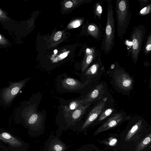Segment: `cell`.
<instances>
[{
  "label": "cell",
  "instance_id": "cell-15",
  "mask_svg": "<svg viewBox=\"0 0 151 151\" xmlns=\"http://www.w3.org/2000/svg\"><path fill=\"white\" fill-rule=\"evenodd\" d=\"M88 29L89 33L96 40H99L101 36V31L96 24H92L88 26Z\"/></svg>",
  "mask_w": 151,
  "mask_h": 151
},
{
  "label": "cell",
  "instance_id": "cell-31",
  "mask_svg": "<svg viewBox=\"0 0 151 151\" xmlns=\"http://www.w3.org/2000/svg\"><path fill=\"white\" fill-rule=\"evenodd\" d=\"M68 55V53L67 52H64L63 54H61L60 57V58H64L66 57Z\"/></svg>",
  "mask_w": 151,
  "mask_h": 151
},
{
  "label": "cell",
  "instance_id": "cell-25",
  "mask_svg": "<svg viewBox=\"0 0 151 151\" xmlns=\"http://www.w3.org/2000/svg\"><path fill=\"white\" fill-rule=\"evenodd\" d=\"M8 44L7 40L3 36L0 34V45H6Z\"/></svg>",
  "mask_w": 151,
  "mask_h": 151
},
{
  "label": "cell",
  "instance_id": "cell-28",
  "mask_svg": "<svg viewBox=\"0 0 151 151\" xmlns=\"http://www.w3.org/2000/svg\"><path fill=\"white\" fill-rule=\"evenodd\" d=\"M71 24L73 27L76 28L80 25V22L79 20H76L73 22Z\"/></svg>",
  "mask_w": 151,
  "mask_h": 151
},
{
  "label": "cell",
  "instance_id": "cell-32",
  "mask_svg": "<svg viewBox=\"0 0 151 151\" xmlns=\"http://www.w3.org/2000/svg\"><path fill=\"white\" fill-rule=\"evenodd\" d=\"M58 52V51L56 50H55L54 51V52L55 54H56Z\"/></svg>",
  "mask_w": 151,
  "mask_h": 151
},
{
  "label": "cell",
  "instance_id": "cell-7",
  "mask_svg": "<svg viewBox=\"0 0 151 151\" xmlns=\"http://www.w3.org/2000/svg\"><path fill=\"white\" fill-rule=\"evenodd\" d=\"M104 92L103 85L99 84L91 91L84 99L81 100L83 105L90 103L101 99Z\"/></svg>",
  "mask_w": 151,
  "mask_h": 151
},
{
  "label": "cell",
  "instance_id": "cell-12",
  "mask_svg": "<svg viewBox=\"0 0 151 151\" xmlns=\"http://www.w3.org/2000/svg\"><path fill=\"white\" fill-rule=\"evenodd\" d=\"M91 104V103H90L83 105L65 116L67 117H70L73 120H76L82 116L86 109Z\"/></svg>",
  "mask_w": 151,
  "mask_h": 151
},
{
  "label": "cell",
  "instance_id": "cell-6",
  "mask_svg": "<svg viewBox=\"0 0 151 151\" xmlns=\"http://www.w3.org/2000/svg\"><path fill=\"white\" fill-rule=\"evenodd\" d=\"M124 118L123 115L122 113H117L113 114L106 122L96 131L93 135H97L115 127L122 121Z\"/></svg>",
  "mask_w": 151,
  "mask_h": 151
},
{
  "label": "cell",
  "instance_id": "cell-27",
  "mask_svg": "<svg viewBox=\"0 0 151 151\" xmlns=\"http://www.w3.org/2000/svg\"><path fill=\"white\" fill-rule=\"evenodd\" d=\"M138 1L140 3V9L143 6H144L145 5H147V2L148 1L147 0H138Z\"/></svg>",
  "mask_w": 151,
  "mask_h": 151
},
{
  "label": "cell",
  "instance_id": "cell-8",
  "mask_svg": "<svg viewBox=\"0 0 151 151\" xmlns=\"http://www.w3.org/2000/svg\"><path fill=\"white\" fill-rule=\"evenodd\" d=\"M116 83L120 88L127 91L131 89L133 81L131 77L127 73L123 72L116 78Z\"/></svg>",
  "mask_w": 151,
  "mask_h": 151
},
{
  "label": "cell",
  "instance_id": "cell-29",
  "mask_svg": "<svg viewBox=\"0 0 151 151\" xmlns=\"http://www.w3.org/2000/svg\"><path fill=\"white\" fill-rule=\"evenodd\" d=\"M117 140L116 138H113L111 139L109 142V145L111 146H114L116 143Z\"/></svg>",
  "mask_w": 151,
  "mask_h": 151
},
{
  "label": "cell",
  "instance_id": "cell-2",
  "mask_svg": "<svg viewBox=\"0 0 151 151\" xmlns=\"http://www.w3.org/2000/svg\"><path fill=\"white\" fill-rule=\"evenodd\" d=\"M111 1L107 2V21L101 46V50L106 54L112 50L114 45L115 20L113 6Z\"/></svg>",
  "mask_w": 151,
  "mask_h": 151
},
{
  "label": "cell",
  "instance_id": "cell-5",
  "mask_svg": "<svg viewBox=\"0 0 151 151\" xmlns=\"http://www.w3.org/2000/svg\"><path fill=\"white\" fill-rule=\"evenodd\" d=\"M107 98H104L100 101L92 109L82 127L83 129L91 124L99 116L104 108Z\"/></svg>",
  "mask_w": 151,
  "mask_h": 151
},
{
  "label": "cell",
  "instance_id": "cell-9",
  "mask_svg": "<svg viewBox=\"0 0 151 151\" xmlns=\"http://www.w3.org/2000/svg\"><path fill=\"white\" fill-rule=\"evenodd\" d=\"M62 85L64 88L70 90H77L83 86V84L78 81L70 78L64 79Z\"/></svg>",
  "mask_w": 151,
  "mask_h": 151
},
{
  "label": "cell",
  "instance_id": "cell-22",
  "mask_svg": "<svg viewBox=\"0 0 151 151\" xmlns=\"http://www.w3.org/2000/svg\"><path fill=\"white\" fill-rule=\"evenodd\" d=\"M151 10V4H150L146 6L143 8L139 12V14L141 15H145L148 14Z\"/></svg>",
  "mask_w": 151,
  "mask_h": 151
},
{
  "label": "cell",
  "instance_id": "cell-17",
  "mask_svg": "<svg viewBox=\"0 0 151 151\" xmlns=\"http://www.w3.org/2000/svg\"><path fill=\"white\" fill-rule=\"evenodd\" d=\"M142 124V120H140L137 122L130 129L125 139V141L129 140L140 128Z\"/></svg>",
  "mask_w": 151,
  "mask_h": 151
},
{
  "label": "cell",
  "instance_id": "cell-1",
  "mask_svg": "<svg viewBox=\"0 0 151 151\" xmlns=\"http://www.w3.org/2000/svg\"><path fill=\"white\" fill-rule=\"evenodd\" d=\"M115 12L116 15L117 36L121 40L126 34L132 14L128 0H116Z\"/></svg>",
  "mask_w": 151,
  "mask_h": 151
},
{
  "label": "cell",
  "instance_id": "cell-13",
  "mask_svg": "<svg viewBox=\"0 0 151 151\" xmlns=\"http://www.w3.org/2000/svg\"><path fill=\"white\" fill-rule=\"evenodd\" d=\"M26 121L29 125L31 126L37 125L40 122L41 117L35 112L31 110V112L27 113L26 116Z\"/></svg>",
  "mask_w": 151,
  "mask_h": 151
},
{
  "label": "cell",
  "instance_id": "cell-11",
  "mask_svg": "<svg viewBox=\"0 0 151 151\" xmlns=\"http://www.w3.org/2000/svg\"><path fill=\"white\" fill-rule=\"evenodd\" d=\"M0 140L14 147H19L22 145V143L20 141L6 132L0 133Z\"/></svg>",
  "mask_w": 151,
  "mask_h": 151
},
{
  "label": "cell",
  "instance_id": "cell-14",
  "mask_svg": "<svg viewBox=\"0 0 151 151\" xmlns=\"http://www.w3.org/2000/svg\"><path fill=\"white\" fill-rule=\"evenodd\" d=\"M101 55L100 53L98 56L96 63L93 64L86 72V75H93L97 73L101 64Z\"/></svg>",
  "mask_w": 151,
  "mask_h": 151
},
{
  "label": "cell",
  "instance_id": "cell-26",
  "mask_svg": "<svg viewBox=\"0 0 151 151\" xmlns=\"http://www.w3.org/2000/svg\"><path fill=\"white\" fill-rule=\"evenodd\" d=\"M62 35V32L60 31L57 32L55 34L54 37V40L57 41L60 40Z\"/></svg>",
  "mask_w": 151,
  "mask_h": 151
},
{
  "label": "cell",
  "instance_id": "cell-18",
  "mask_svg": "<svg viewBox=\"0 0 151 151\" xmlns=\"http://www.w3.org/2000/svg\"><path fill=\"white\" fill-rule=\"evenodd\" d=\"M151 133L143 139L136 147L135 151H141L144 149L150 143Z\"/></svg>",
  "mask_w": 151,
  "mask_h": 151
},
{
  "label": "cell",
  "instance_id": "cell-30",
  "mask_svg": "<svg viewBox=\"0 0 151 151\" xmlns=\"http://www.w3.org/2000/svg\"><path fill=\"white\" fill-rule=\"evenodd\" d=\"M65 6L67 8H70L73 6V3L70 1H68L65 4Z\"/></svg>",
  "mask_w": 151,
  "mask_h": 151
},
{
  "label": "cell",
  "instance_id": "cell-16",
  "mask_svg": "<svg viewBox=\"0 0 151 151\" xmlns=\"http://www.w3.org/2000/svg\"><path fill=\"white\" fill-rule=\"evenodd\" d=\"M83 105V104L81 100L72 102L68 106H65L64 108V110L65 116Z\"/></svg>",
  "mask_w": 151,
  "mask_h": 151
},
{
  "label": "cell",
  "instance_id": "cell-3",
  "mask_svg": "<svg viewBox=\"0 0 151 151\" xmlns=\"http://www.w3.org/2000/svg\"><path fill=\"white\" fill-rule=\"evenodd\" d=\"M146 28L143 25L134 26L130 35L132 43L131 49V58L136 64L141 50L142 44L145 38Z\"/></svg>",
  "mask_w": 151,
  "mask_h": 151
},
{
  "label": "cell",
  "instance_id": "cell-10",
  "mask_svg": "<svg viewBox=\"0 0 151 151\" xmlns=\"http://www.w3.org/2000/svg\"><path fill=\"white\" fill-rule=\"evenodd\" d=\"M86 52H88V55L83 64L82 69L83 72L85 71L93 60L97 58L99 53V50H97L96 48L95 49L94 48L91 49L87 48Z\"/></svg>",
  "mask_w": 151,
  "mask_h": 151
},
{
  "label": "cell",
  "instance_id": "cell-21",
  "mask_svg": "<svg viewBox=\"0 0 151 151\" xmlns=\"http://www.w3.org/2000/svg\"><path fill=\"white\" fill-rule=\"evenodd\" d=\"M114 110L113 108L108 109L103 111L100 115L98 119L99 121H102L109 116Z\"/></svg>",
  "mask_w": 151,
  "mask_h": 151
},
{
  "label": "cell",
  "instance_id": "cell-23",
  "mask_svg": "<svg viewBox=\"0 0 151 151\" xmlns=\"http://www.w3.org/2000/svg\"><path fill=\"white\" fill-rule=\"evenodd\" d=\"M9 18L6 15L5 12L0 9V21L3 22L9 21Z\"/></svg>",
  "mask_w": 151,
  "mask_h": 151
},
{
  "label": "cell",
  "instance_id": "cell-4",
  "mask_svg": "<svg viewBox=\"0 0 151 151\" xmlns=\"http://www.w3.org/2000/svg\"><path fill=\"white\" fill-rule=\"evenodd\" d=\"M25 82V81L23 80L12 83L9 87L4 89L2 95L4 102L6 104L10 103L21 89Z\"/></svg>",
  "mask_w": 151,
  "mask_h": 151
},
{
  "label": "cell",
  "instance_id": "cell-19",
  "mask_svg": "<svg viewBox=\"0 0 151 151\" xmlns=\"http://www.w3.org/2000/svg\"><path fill=\"white\" fill-rule=\"evenodd\" d=\"M151 50V33L148 35L145 46L144 52L145 55H147L150 52Z\"/></svg>",
  "mask_w": 151,
  "mask_h": 151
},
{
  "label": "cell",
  "instance_id": "cell-24",
  "mask_svg": "<svg viewBox=\"0 0 151 151\" xmlns=\"http://www.w3.org/2000/svg\"><path fill=\"white\" fill-rule=\"evenodd\" d=\"M53 151H62L63 150V147L62 145L56 144L53 146Z\"/></svg>",
  "mask_w": 151,
  "mask_h": 151
},
{
  "label": "cell",
  "instance_id": "cell-20",
  "mask_svg": "<svg viewBox=\"0 0 151 151\" xmlns=\"http://www.w3.org/2000/svg\"><path fill=\"white\" fill-rule=\"evenodd\" d=\"M102 11V6L99 2H97L96 4L94 10L95 17H97L99 19H101Z\"/></svg>",
  "mask_w": 151,
  "mask_h": 151
}]
</instances>
